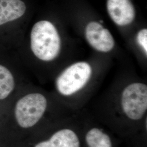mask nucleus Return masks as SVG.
Listing matches in <instances>:
<instances>
[{"label": "nucleus", "mask_w": 147, "mask_h": 147, "mask_svg": "<svg viewBox=\"0 0 147 147\" xmlns=\"http://www.w3.org/2000/svg\"><path fill=\"white\" fill-rule=\"evenodd\" d=\"M46 98L40 93H31L22 97L16 106V118L23 128L35 125L42 118L47 108Z\"/></svg>", "instance_id": "nucleus-4"}, {"label": "nucleus", "mask_w": 147, "mask_h": 147, "mask_svg": "<svg viewBox=\"0 0 147 147\" xmlns=\"http://www.w3.org/2000/svg\"><path fill=\"white\" fill-rule=\"evenodd\" d=\"M34 147H81V142L78 135L73 129L63 128Z\"/></svg>", "instance_id": "nucleus-7"}, {"label": "nucleus", "mask_w": 147, "mask_h": 147, "mask_svg": "<svg viewBox=\"0 0 147 147\" xmlns=\"http://www.w3.org/2000/svg\"><path fill=\"white\" fill-rule=\"evenodd\" d=\"M137 42L141 47L146 55L147 54V30L143 28L138 32L136 36Z\"/></svg>", "instance_id": "nucleus-11"}, {"label": "nucleus", "mask_w": 147, "mask_h": 147, "mask_svg": "<svg viewBox=\"0 0 147 147\" xmlns=\"http://www.w3.org/2000/svg\"><path fill=\"white\" fill-rule=\"evenodd\" d=\"M31 48L34 55L42 61L50 62L58 56L61 39L53 23L42 20L34 25L31 32Z\"/></svg>", "instance_id": "nucleus-1"}, {"label": "nucleus", "mask_w": 147, "mask_h": 147, "mask_svg": "<svg viewBox=\"0 0 147 147\" xmlns=\"http://www.w3.org/2000/svg\"><path fill=\"white\" fill-rule=\"evenodd\" d=\"M106 7L111 19L119 26L130 25L136 17V11L130 0H107Z\"/></svg>", "instance_id": "nucleus-6"}, {"label": "nucleus", "mask_w": 147, "mask_h": 147, "mask_svg": "<svg viewBox=\"0 0 147 147\" xmlns=\"http://www.w3.org/2000/svg\"><path fill=\"white\" fill-rule=\"evenodd\" d=\"M121 106L123 115L129 121L141 120L147 112V85L134 82L127 86L121 93Z\"/></svg>", "instance_id": "nucleus-3"}, {"label": "nucleus", "mask_w": 147, "mask_h": 147, "mask_svg": "<svg viewBox=\"0 0 147 147\" xmlns=\"http://www.w3.org/2000/svg\"><path fill=\"white\" fill-rule=\"evenodd\" d=\"M14 88V80L11 71L5 67L0 65V100L10 94Z\"/></svg>", "instance_id": "nucleus-10"}, {"label": "nucleus", "mask_w": 147, "mask_h": 147, "mask_svg": "<svg viewBox=\"0 0 147 147\" xmlns=\"http://www.w3.org/2000/svg\"><path fill=\"white\" fill-rule=\"evenodd\" d=\"M26 10L21 0H0V25L21 18Z\"/></svg>", "instance_id": "nucleus-8"}, {"label": "nucleus", "mask_w": 147, "mask_h": 147, "mask_svg": "<svg viewBox=\"0 0 147 147\" xmlns=\"http://www.w3.org/2000/svg\"><path fill=\"white\" fill-rule=\"evenodd\" d=\"M84 138L88 147H113L110 136L97 127L89 129Z\"/></svg>", "instance_id": "nucleus-9"}, {"label": "nucleus", "mask_w": 147, "mask_h": 147, "mask_svg": "<svg viewBox=\"0 0 147 147\" xmlns=\"http://www.w3.org/2000/svg\"><path fill=\"white\" fill-rule=\"evenodd\" d=\"M85 37L89 45L99 52L109 53L115 47V39L110 32L98 22L91 21L87 25Z\"/></svg>", "instance_id": "nucleus-5"}, {"label": "nucleus", "mask_w": 147, "mask_h": 147, "mask_svg": "<svg viewBox=\"0 0 147 147\" xmlns=\"http://www.w3.org/2000/svg\"><path fill=\"white\" fill-rule=\"evenodd\" d=\"M92 68L89 63L79 62L70 65L58 76L56 88L60 94L69 96L83 89L89 82Z\"/></svg>", "instance_id": "nucleus-2"}]
</instances>
